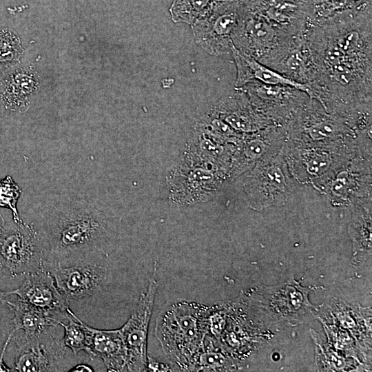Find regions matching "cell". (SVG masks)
I'll list each match as a JSON object with an SVG mask.
<instances>
[{
    "label": "cell",
    "instance_id": "obj_5",
    "mask_svg": "<svg viewBox=\"0 0 372 372\" xmlns=\"http://www.w3.org/2000/svg\"><path fill=\"white\" fill-rule=\"evenodd\" d=\"M232 181L220 165L182 152L167 176L169 199L176 205H193L210 200Z\"/></svg>",
    "mask_w": 372,
    "mask_h": 372
},
{
    "label": "cell",
    "instance_id": "obj_19",
    "mask_svg": "<svg viewBox=\"0 0 372 372\" xmlns=\"http://www.w3.org/2000/svg\"><path fill=\"white\" fill-rule=\"evenodd\" d=\"M246 7L291 35L302 32L313 18L311 0H245Z\"/></svg>",
    "mask_w": 372,
    "mask_h": 372
},
{
    "label": "cell",
    "instance_id": "obj_11",
    "mask_svg": "<svg viewBox=\"0 0 372 372\" xmlns=\"http://www.w3.org/2000/svg\"><path fill=\"white\" fill-rule=\"evenodd\" d=\"M244 12L245 0H220L191 25L196 43L211 55L230 53L231 37Z\"/></svg>",
    "mask_w": 372,
    "mask_h": 372
},
{
    "label": "cell",
    "instance_id": "obj_37",
    "mask_svg": "<svg viewBox=\"0 0 372 372\" xmlns=\"http://www.w3.org/2000/svg\"><path fill=\"white\" fill-rule=\"evenodd\" d=\"M5 223H6V220H5V219L3 218L2 214L0 212V233L2 231V229H3V228L4 225H5Z\"/></svg>",
    "mask_w": 372,
    "mask_h": 372
},
{
    "label": "cell",
    "instance_id": "obj_27",
    "mask_svg": "<svg viewBox=\"0 0 372 372\" xmlns=\"http://www.w3.org/2000/svg\"><path fill=\"white\" fill-rule=\"evenodd\" d=\"M70 317L68 323L59 322V324L64 329V336L62 339L64 346L70 349L74 355L81 351H85L92 358L93 357L92 344V333L91 327L82 322L71 310L68 309Z\"/></svg>",
    "mask_w": 372,
    "mask_h": 372
},
{
    "label": "cell",
    "instance_id": "obj_25",
    "mask_svg": "<svg viewBox=\"0 0 372 372\" xmlns=\"http://www.w3.org/2000/svg\"><path fill=\"white\" fill-rule=\"evenodd\" d=\"M351 207L349 230L353 241V258L364 259L371 253V198L361 200Z\"/></svg>",
    "mask_w": 372,
    "mask_h": 372
},
{
    "label": "cell",
    "instance_id": "obj_29",
    "mask_svg": "<svg viewBox=\"0 0 372 372\" xmlns=\"http://www.w3.org/2000/svg\"><path fill=\"white\" fill-rule=\"evenodd\" d=\"M208 340L209 343L207 344H206L205 340L204 341V346L195 357L190 371L236 370L237 367L234 361L224 353L215 349L213 342L209 338H208Z\"/></svg>",
    "mask_w": 372,
    "mask_h": 372
},
{
    "label": "cell",
    "instance_id": "obj_34",
    "mask_svg": "<svg viewBox=\"0 0 372 372\" xmlns=\"http://www.w3.org/2000/svg\"><path fill=\"white\" fill-rule=\"evenodd\" d=\"M171 367L163 363H161L154 359L147 357V371H168Z\"/></svg>",
    "mask_w": 372,
    "mask_h": 372
},
{
    "label": "cell",
    "instance_id": "obj_6",
    "mask_svg": "<svg viewBox=\"0 0 372 372\" xmlns=\"http://www.w3.org/2000/svg\"><path fill=\"white\" fill-rule=\"evenodd\" d=\"M283 127L287 139L309 143L354 138L371 131L353 119L328 112L319 101L310 98Z\"/></svg>",
    "mask_w": 372,
    "mask_h": 372
},
{
    "label": "cell",
    "instance_id": "obj_31",
    "mask_svg": "<svg viewBox=\"0 0 372 372\" xmlns=\"http://www.w3.org/2000/svg\"><path fill=\"white\" fill-rule=\"evenodd\" d=\"M21 190L10 176L0 180V207L9 209L12 219L17 223H23L17 209V203Z\"/></svg>",
    "mask_w": 372,
    "mask_h": 372
},
{
    "label": "cell",
    "instance_id": "obj_3",
    "mask_svg": "<svg viewBox=\"0 0 372 372\" xmlns=\"http://www.w3.org/2000/svg\"><path fill=\"white\" fill-rule=\"evenodd\" d=\"M371 148V132L356 138L324 143L287 139L282 148L289 172L296 182L315 187L359 152Z\"/></svg>",
    "mask_w": 372,
    "mask_h": 372
},
{
    "label": "cell",
    "instance_id": "obj_12",
    "mask_svg": "<svg viewBox=\"0 0 372 372\" xmlns=\"http://www.w3.org/2000/svg\"><path fill=\"white\" fill-rule=\"evenodd\" d=\"M293 36L249 10L245 3L243 16L231 40L238 50L263 64Z\"/></svg>",
    "mask_w": 372,
    "mask_h": 372
},
{
    "label": "cell",
    "instance_id": "obj_8",
    "mask_svg": "<svg viewBox=\"0 0 372 372\" xmlns=\"http://www.w3.org/2000/svg\"><path fill=\"white\" fill-rule=\"evenodd\" d=\"M46 259L43 242L32 224L6 221L0 233V269L12 277L25 276L44 268Z\"/></svg>",
    "mask_w": 372,
    "mask_h": 372
},
{
    "label": "cell",
    "instance_id": "obj_14",
    "mask_svg": "<svg viewBox=\"0 0 372 372\" xmlns=\"http://www.w3.org/2000/svg\"><path fill=\"white\" fill-rule=\"evenodd\" d=\"M247 96L254 107L278 125H285L296 112L309 99L291 86L269 85L257 81L237 87Z\"/></svg>",
    "mask_w": 372,
    "mask_h": 372
},
{
    "label": "cell",
    "instance_id": "obj_9",
    "mask_svg": "<svg viewBox=\"0 0 372 372\" xmlns=\"http://www.w3.org/2000/svg\"><path fill=\"white\" fill-rule=\"evenodd\" d=\"M314 188L337 207L371 198V148L359 152Z\"/></svg>",
    "mask_w": 372,
    "mask_h": 372
},
{
    "label": "cell",
    "instance_id": "obj_17",
    "mask_svg": "<svg viewBox=\"0 0 372 372\" xmlns=\"http://www.w3.org/2000/svg\"><path fill=\"white\" fill-rule=\"evenodd\" d=\"M54 278L59 291L70 304L97 294L107 280V270L91 260L67 265L44 267Z\"/></svg>",
    "mask_w": 372,
    "mask_h": 372
},
{
    "label": "cell",
    "instance_id": "obj_30",
    "mask_svg": "<svg viewBox=\"0 0 372 372\" xmlns=\"http://www.w3.org/2000/svg\"><path fill=\"white\" fill-rule=\"evenodd\" d=\"M22 54L20 41L11 30H0V72L16 66Z\"/></svg>",
    "mask_w": 372,
    "mask_h": 372
},
{
    "label": "cell",
    "instance_id": "obj_18",
    "mask_svg": "<svg viewBox=\"0 0 372 372\" xmlns=\"http://www.w3.org/2000/svg\"><path fill=\"white\" fill-rule=\"evenodd\" d=\"M286 140V132L281 125H271L245 134L236 144L231 169L233 179L251 169L259 161L281 150Z\"/></svg>",
    "mask_w": 372,
    "mask_h": 372
},
{
    "label": "cell",
    "instance_id": "obj_33",
    "mask_svg": "<svg viewBox=\"0 0 372 372\" xmlns=\"http://www.w3.org/2000/svg\"><path fill=\"white\" fill-rule=\"evenodd\" d=\"M14 334H15V333H14L12 331L8 334V335L7 336V338L5 340V342L3 344L2 350L1 351V354H0V372H10V371H14L12 369L10 368L9 366H8L6 364V363L4 362V360H3L6 350L8 344H10V341L12 340V336L14 335Z\"/></svg>",
    "mask_w": 372,
    "mask_h": 372
},
{
    "label": "cell",
    "instance_id": "obj_20",
    "mask_svg": "<svg viewBox=\"0 0 372 372\" xmlns=\"http://www.w3.org/2000/svg\"><path fill=\"white\" fill-rule=\"evenodd\" d=\"M209 112L240 134H249L278 125L256 109L246 94L237 87L232 94L218 101Z\"/></svg>",
    "mask_w": 372,
    "mask_h": 372
},
{
    "label": "cell",
    "instance_id": "obj_4",
    "mask_svg": "<svg viewBox=\"0 0 372 372\" xmlns=\"http://www.w3.org/2000/svg\"><path fill=\"white\" fill-rule=\"evenodd\" d=\"M209 309L192 302L174 304L157 323L158 338L169 360L181 371H190L208 334Z\"/></svg>",
    "mask_w": 372,
    "mask_h": 372
},
{
    "label": "cell",
    "instance_id": "obj_1",
    "mask_svg": "<svg viewBox=\"0 0 372 372\" xmlns=\"http://www.w3.org/2000/svg\"><path fill=\"white\" fill-rule=\"evenodd\" d=\"M316 67L312 83L351 92L372 83L371 16L347 10L304 29Z\"/></svg>",
    "mask_w": 372,
    "mask_h": 372
},
{
    "label": "cell",
    "instance_id": "obj_21",
    "mask_svg": "<svg viewBox=\"0 0 372 372\" xmlns=\"http://www.w3.org/2000/svg\"><path fill=\"white\" fill-rule=\"evenodd\" d=\"M304 31L293 36L264 65L293 81L309 84L315 79L316 67Z\"/></svg>",
    "mask_w": 372,
    "mask_h": 372
},
{
    "label": "cell",
    "instance_id": "obj_23",
    "mask_svg": "<svg viewBox=\"0 0 372 372\" xmlns=\"http://www.w3.org/2000/svg\"><path fill=\"white\" fill-rule=\"evenodd\" d=\"M16 66L0 72V108L6 112H22L30 103V76Z\"/></svg>",
    "mask_w": 372,
    "mask_h": 372
},
{
    "label": "cell",
    "instance_id": "obj_24",
    "mask_svg": "<svg viewBox=\"0 0 372 372\" xmlns=\"http://www.w3.org/2000/svg\"><path fill=\"white\" fill-rule=\"evenodd\" d=\"M94 358H100L107 371H127V355L120 329L91 327Z\"/></svg>",
    "mask_w": 372,
    "mask_h": 372
},
{
    "label": "cell",
    "instance_id": "obj_28",
    "mask_svg": "<svg viewBox=\"0 0 372 372\" xmlns=\"http://www.w3.org/2000/svg\"><path fill=\"white\" fill-rule=\"evenodd\" d=\"M220 0H173L169 8L172 20L192 25L205 16Z\"/></svg>",
    "mask_w": 372,
    "mask_h": 372
},
{
    "label": "cell",
    "instance_id": "obj_2",
    "mask_svg": "<svg viewBox=\"0 0 372 372\" xmlns=\"http://www.w3.org/2000/svg\"><path fill=\"white\" fill-rule=\"evenodd\" d=\"M42 218L37 229L47 254L44 266L71 265L106 255L119 234L120 219L84 198H61Z\"/></svg>",
    "mask_w": 372,
    "mask_h": 372
},
{
    "label": "cell",
    "instance_id": "obj_36",
    "mask_svg": "<svg viewBox=\"0 0 372 372\" xmlns=\"http://www.w3.org/2000/svg\"><path fill=\"white\" fill-rule=\"evenodd\" d=\"M366 3H372V0H349L350 9L356 8Z\"/></svg>",
    "mask_w": 372,
    "mask_h": 372
},
{
    "label": "cell",
    "instance_id": "obj_22",
    "mask_svg": "<svg viewBox=\"0 0 372 372\" xmlns=\"http://www.w3.org/2000/svg\"><path fill=\"white\" fill-rule=\"evenodd\" d=\"M231 53L237 68L235 87H240L251 81H257L269 85L291 86L304 92L311 98V90L308 84L300 83L286 77L240 52L233 45Z\"/></svg>",
    "mask_w": 372,
    "mask_h": 372
},
{
    "label": "cell",
    "instance_id": "obj_16",
    "mask_svg": "<svg viewBox=\"0 0 372 372\" xmlns=\"http://www.w3.org/2000/svg\"><path fill=\"white\" fill-rule=\"evenodd\" d=\"M10 295L50 318L62 322L70 317L69 303L59 291L51 273L41 269L25 275L22 284L16 289L1 291L0 298Z\"/></svg>",
    "mask_w": 372,
    "mask_h": 372
},
{
    "label": "cell",
    "instance_id": "obj_26",
    "mask_svg": "<svg viewBox=\"0 0 372 372\" xmlns=\"http://www.w3.org/2000/svg\"><path fill=\"white\" fill-rule=\"evenodd\" d=\"M0 302L9 306L14 313L12 320L14 324L12 332L14 333L23 330L26 334H37L59 325L57 320L19 300L10 301L5 298H0Z\"/></svg>",
    "mask_w": 372,
    "mask_h": 372
},
{
    "label": "cell",
    "instance_id": "obj_15",
    "mask_svg": "<svg viewBox=\"0 0 372 372\" xmlns=\"http://www.w3.org/2000/svg\"><path fill=\"white\" fill-rule=\"evenodd\" d=\"M157 288V281L152 277L135 311L119 329L126 351L127 371H147L148 329Z\"/></svg>",
    "mask_w": 372,
    "mask_h": 372
},
{
    "label": "cell",
    "instance_id": "obj_32",
    "mask_svg": "<svg viewBox=\"0 0 372 372\" xmlns=\"http://www.w3.org/2000/svg\"><path fill=\"white\" fill-rule=\"evenodd\" d=\"M313 8L311 20L329 18L344 10L350 9L349 0H311Z\"/></svg>",
    "mask_w": 372,
    "mask_h": 372
},
{
    "label": "cell",
    "instance_id": "obj_13",
    "mask_svg": "<svg viewBox=\"0 0 372 372\" xmlns=\"http://www.w3.org/2000/svg\"><path fill=\"white\" fill-rule=\"evenodd\" d=\"M50 329L40 333L12 336L17 345L14 371H63L66 347L62 340L54 336Z\"/></svg>",
    "mask_w": 372,
    "mask_h": 372
},
{
    "label": "cell",
    "instance_id": "obj_7",
    "mask_svg": "<svg viewBox=\"0 0 372 372\" xmlns=\"http://www.w3.org/2000/svg\"><path fill=\"white\" fill-rule=\"evenodd\" d=\"M246 173L243 189L254 210L282 206L295 189L296 181L289 172L282 149L259 161Z\"/></svg>",
    "mask_w": 372,
    "mask_h": 372
},
{
    "label": "cell",
    "instance_id": "obj_35",
    "mask_svg": "<svg viewBox=\"0 0 372 372\" xmlns=\"http://www.w3.org/2000/svg\"><path fill=\"white\" fill-rule=\"evenodd\" d=\"M70 371H74V372H76V371H94L93 369L91 368L90 366H89L87 364H76L74 366L72 367L70 370Z\"/></svg>",
    "mask_w": 372,
    "mask_h": 372
},
{
    "label": "cell",
    "instance_id": "obj_10",
    "mask_svg": "<svg viewBox=\"0 0 372 372\" xmlns=\"http://www.w3.org/2000/svg\"><path fill=\"white\" fill-rule=\"evenodd\" d=\"M310 290L291 278L274 287L254 289L249 302L274 322L293 324L302 322L316 309L308 300Z\"/></svg>",
    "mask_w": 372,
    "mask_h": 372
}]
</instances>
